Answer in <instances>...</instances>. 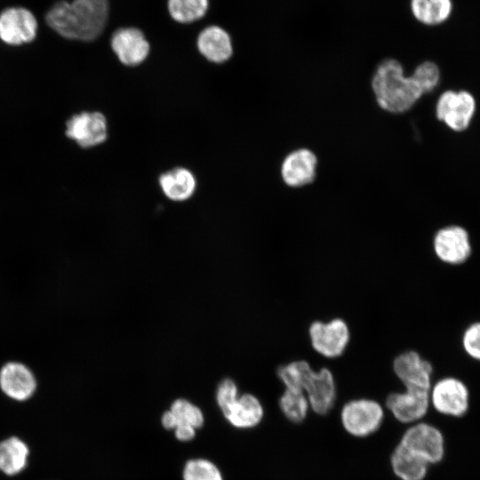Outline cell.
Here are the masks:
<instances>
[{
  "instance_id": "44dd1931",
  "label": "cell",
  "mask_w": 480,
  "mask_h": 480,
  "mask_svg": "<svg viewBox=\"0 0 480 480\" xmlns=\"http://www.w3.org/2000/svg\"><path fill=\"white\" fill-rule=\"evenodd\" d=\"M413 18L425 26H438L446 22L452 12V0H410Z\"/></svg>"
},
{
  "instance_id": "4316f807",
  "label": "cell",
  "mask_w": 480,
  "mask_h": 480,
  "mask_svg": "<svg viewBox=\"0 0 480 480\" xmlns=\"http://www.w3.org/2000/svg\"><path fill=\"white\" fill-rule=\"evenodd\" d=\"M423 94L432 92L439 84L438 66L429 60L419 64L410 75Z\"/></svg>"
},
{
  "instance_id": "ba28073f",
  "label": "cell",
  "mask_w": 480,
  "mask_h": 480,
  "mask_svg": "<svg viewBox=\"0 0 480 480\" xmlns=\"http://www.w3.org/2000/svg\"><path fill=\"white\" fill-rule=\"evenodd\" d=\"M391 368L404 388L430 390L433 384V364L413 349L398 353L392 360Z\"/></svg>"
},
{
  "instance_id": "ac0fdd59",
  "label": "cell",
  "mask_w": 480,
  "mask_h": 480,
  "mask_svg": "<svg viewBox=\"0 0 480 480\" xmlns=\"http://www.w3.org/2000/svg\"><path fill=\"white\" fill-rule=\"evenodd\" d=\"M227 420L236 428H251L260 424L264 416L261 402L252 394H244L223 412Z\"/></svg>"
},
{
  "instance_id": "9c48e42d",
  "label": "cell",
  "mask_w": 480,
  "mask_h": 480,
  "mask_svg": "<svg viewBox=\"0 0 480 480\" xmlns=\"http://www.w3.org/2000/svg\"><path fill=\"white\" fill-rule=\"evenodd\" d=\"M432 245L436 257L448 265H461L472 253L469 235L460 226L451 225L437 230Z\"/></svg>"
},
{
  "instance_id": "484cf974",
  "label": "cell",
  "mask_w": 480,
  "mask_h": 480,
  "mask_svg": "<svg viewBox=\"0 0 480 480\" xmlns=\"http://www.w3.org/2000/svg\"><path fill=\"white\" fill-rule=\"evenodd\" d=\"M170 411L175 418L176 427L179 425H190L197 428L204 423V415L201 410L185 399L174 401Z\"/></svg>"
},
{
  "instance_id": "f546056e",
  "label": "cell",
  "mask_w": 480,
  "mask_h": 480,
  "mask_svg": "<svg viewBox=\"0 0 480 480\" xmlns=\"http://www.w3.org/2000/svg\"><path fill=\"white\" fill-rule=\"evenodd\" d=\"M238 396L236 383L230 379H225L218 387L216 398L222 412L231 405Z\"/></svg>"
},
{
  "instance_id": "6da1fadb",
  "label": "cell",
  "mask_w": 480,
  "mask_h": 480,
  "mask_svg": "<svg viewBox=\"0 0 480 480\" xmlns=\"http://www.w3.org/2000/svg\"><path fill=\"white\" fill-rule=\"evenodd\" d=\"M108 11V0H61L48 10L45 20L64 38L92 42L102 34Z\"/></svg>"
},
{
  "instance_id": "cb8c5ba5",
  "label": "cell",
  "mask_w": 480,
  "mask_h": 480,
  "mask_svg": "<svg viewBox=\"0 0 480 480\" xmlns=\"http://www.w3.org/2000/svg\"><path fill=\"white\" fill-rule=\"evenodd\" d=\"M313 369L308 360L295 359L279 365L276 376L284 388L304 391L306 381Z\"/></svg>"
},
{
  "instance_id": "4fadbf2b",
  "label": "cell",
  "mask_w": 480,
  "mask_h": 480,
  "mask_svg": "<svg viewBox=\"0 0 480 480\" xmlns=\"http://www.w3.org/2000/svg\"><path fill=\"white\" fill-rule=\"evenodd\" d=\"M65 133L83 148L98 146L108 138L107 119L98 111L73 115L66 123Z\"/></svg>"
},
{
  "instance_id": "7c38bea8",
  "label": "cell",
  "mask_w": 480,
  "mask_h": 480,
  "mask_svg": "<svg viewBox=\"0 0 480 480\" xmlns=\"http://www.w3.org/2000/svg\"><path fill=\"white\" fill-rule=\"evenodd\" d=\"M310 410L319 416L327 415L335 406L338 387L333 372L327 366L313 369L304 387Z\"/></svg>"
},
{
  "instance_id": "3957f363",
  "label": "cell",
  "mask_w": 480,
  "mask_h": 480,
  "mask_svg": "<svg viewBox=\"0 0 480 480\" xmlns=\"http://www.w3.org/2000/svg\"><path fill=\"white\" fill-rule=\"evenodd\" d=\"M386 412L384 404L374 398L355 397L342 404L340 421L348 436L367 438L381 428Z\"/></svg>"
},
{
  "instance_id": "52a82bcc",
  "label": "cell",
  "mask_w": 480,
  "mask_h": 480,
  "mask_svg": "<svg viewBox=\"0 0 480 480\" xmlns=\"http://www.w3.org/2000/svg\"><path fill=\"white\" fill-rule=\"evenodd\" d=\"M429 403L440 414L462 417L469 408V390L460 379L444 377L432 384Z\"/></svg>"
},
{
  "instance_id": "9a60e30c",
  "label": "cell",
  "mask_w": 480,
  "mask_h": 480,
  "mask_svg": "<svg viewBox=\"0 0 480 480\" xmlns=\"http://www.w3.org/2000/svg\"><path fill=\"white\" fill-rule=\"evenodd\" d=\"M36 386V378L26 364L8 361L0 367V389L11 399L19 402L29 399Z\"/></svg>"
},
{
  "instance_id": "f1b7e54d",
  "label": "cell",
  "mask_w": 480,
  "mask_h": 480,
  "mask_svg": "<svg viewBox=\"0 0 480 480\" xmlns=\"http://www.w3.org/2000/svg\"><path fill=\"white\" fill-rule=\"evenodd\" d=\"M461 344L469 357L480 362V322H475L465 329Z\"/></svg>"
},
{
  "instance_id": "5b68a950",
  "label": "cell",
  "mask_w": 480,
  "mask_h": 480,
  "mask_svg": "<svg viewBox=\"0 0 480 480\" xmlns=\"http://www.w3.org/2000/svg\"><path fill=\"white\" fill-rule=\"evenodd\" d=\"M398 444L415 454L429 466L442 461L444 456V437L436 426L419 421L403 432Z\"/></svg>"
},
{
  "instance_id": "5bb4252c",
  "label": "cell",
  "mask_w": 480,
  "mask_h": 480,
  "mask_svg": "<svg viewBox=\"0 0 480 480\" xmlns=\"http://www.w3.org/2000/svg\"><path fill=\"white\" fill-rule=\"evenodd\" d=\"M317 164V156L312 150L307 148L294 149L285 156L281 164V178L290 188L308 186L316 179Z\"/></svg>"
},
{
  "instance_id": "1f68e13d",
  "label": "cell",
  "mask_w": 480,
  "mask_h": 480,
  "mask_svg": "<svg viewBox=\"0 0 480 480\" xmlns=\"http://www.w3.org/2000/svg\"><path fill=\"white\" fill-rule=\"evenodd\" d=\"M162 424L167 429H174L176 427V420L171 411L164 413L162 417Z\"/></svg>"
},
{
  "instance_id": "e0dca14e",
  "label": "cell",
  "mask_w": 480,
  "mask_h": 480,
  "mask_svg": "<svg viewBox=\"0 0 480 480\" xmlns=\"http://www.w3.org/2000/svg\"><path fill=\"white\" fill-rule=\"evenodd\" d=\"M196 44L200 53L214 63L227 61L233 53L229 35L219 26H209L202 30Z\"/></svg>"
},
{
  "instance_id": "7a4b0ae2",
  "label": "cell",
  "mask_w": 480,
  "mask_h": 480,
  "mask_svg": "<svg viewBox=\"0 0 480 480\" xmlns=\"http://www.w3.org/2000/svg\"><path fill=\"white\" fill-rule=\"evenodd\" d=\"M371 87L378 106L392 114L411 109L423 95L412 76L404 75L403 65L392 58L379 63Z\"/></svg>"
},
{
  "instance_id": "2e32d148",
  "label": "cell",
  "mask_w": 480,
  "mask_h": 480,
  "mask_svg": "<svg viewBox=\"0 0 480 480\" xmlns=\"http://www.w3.org/2000/svg\"><path fill=\"white\" fill-rule=\"evenodd\" d=\"M110 44L118 60L130 67L142 63L150 49L143 32L132 27L116 30L112 35Z\"/></svg>"
},
{
  "instance_id": "d6986e66",
  "label": "cell",
  "mask_w": 480,
  "mask_h": 480,
  "mask_svg": "<svg viewBox=\"0 0 480 480\" xmlns=\"http://www.w3.org/2000/svg\"><path fill=\"white\" fill-rule=\"evenodd\" d=\"M392 473L399 480H424L429 465L398 443L389 456Z\"/></svg>"
},
{
  "instance_id": "603a6c76",
  "label": "cell",
  "mask_w": 480,
  "mask_h": 480,
  "mask_svg": "<svg viewBox=\"0 0 480 480\" xmlns=\"http://www.w3.org/2000/svg\"><path fill=\"white\" fill-rule=\"evenodd\" d=\"M278 407L283 416L291 423H303L309 412L310 405L304 391L284 388L278 398Z\"/></svg>"
},
{
  "instance_id": "4dcf8cb0",
  "label": "cell",
  "mask_w": 480,
  "mask_h": 480,
  "mask_svg": "<svg viewBox=\"0 0 480 480\" xmlns=\"http://www.w3.org/2000/svg\"><path fill=\"white\" fill-rule=\"evenodd\" d=\"M176 437L180 441L192 439L196 433V428L190 425H179L174 428Z\"/></svg>"
},
{
  "instance_id": "8fae6325",
  "label": "cell",
  "mask_w": 480,
  "mask_h": 480,
  "mask_svg": "<svg viewBox=\"0 0 480 480\" xmlns=\"http://www.w3.org/2000/svg\"><path fill=\"white\" fill-rule=\"evenodd\" d=\"M476 100L466 91L443 92L436 106V117L453 131L465 130L475 113Z\"/></svg>"
},
{
  "instance_id": "d4e9b609",
  "label": "cell",
  "mask_w": 480,
  "mask_h": 480,
  "mask_svg": "<svg viewBox=\"0 0 480 480\" xmlns=\"http://www.w3.org/2000/svg\"><path fill=\"white\" fill-rule=\"evenodd\" d=\"M167 6L174 20L190 23L204 16L208 9V0H168Z\"/></svg>"
},
{
  "instance_id": "277c9868",
  "label": "cell",
  "mask_w": 480,
  "mask_h": 480,
  "mask_svg": "<svg viewBox=\"0 0 480 480\" xmlns=\"http://www.w3.org/2000/svg\"><path fill=\"white\" fill-rule=\"evenodd\" d=\"M312 349L326 359H337L347 351L351 340V331L342 317L328 321L314 320L308 327Z\"/></svg>"
},
{
  "instance_id": "ffe728a7",
  "label": "cell",
  "mask_w": 480,
  "mask_h": 480,
  "mask_svg": "<svg viewBox=\"0 0 480 480\" xmlns=\"http://www.w3.org/2000/svg\"><path fill=\"white\" fill-rule=\"evenodd\" d=\"M159 185L169 199L185 201L194 194L196 179L189 170L177 167L163 173Z\"/></svg>"
},
{
  "instance_id": "8992f818",
  "label": "cell",
  "mask_w": 480,
  "mask_h": 480,
  "mask_svg": "<svg viewBox=\"0 0 480 480\" xmlns=\"http://www.w3.org/2000/svg\"><path fill=\"white\" fill-rule=\"evenodd\" d=\"M383 404L395 420L409 426L422 420L427 415L430 407L429 390L404 388L388 394Z\"/></svg>"
},
{
  "instance_id": "30bf717a",
  "label": "cell",
  "mask_w": 480,
  "mask_h": 480,
  "mask_svg": "<svg viewBox=\"0 0 480 480\" xmlns=\"http://www.w3.org/2000/svg\"><path fill=\"white\" fill-rule=\"evenodd\" d=\"M36 18L27 8L8 7L0 13V40L12 46L31 43L37 34Z\"/></svg>"
},
{
  "instance_id": "7402d4cb",
  "label": "cell",
  "mask_w": 480,
  "mask_h": 480,
  "mask_svg": "<svg viewBox=\"0 0 480 480\" xmlns=\"http://www.w3.org/2000/svg\"><path fill=\"white\" fill-rule=\"evenodd\" d=\"M28 448L18 437L12 436L0 443V469L7 475L20 473L27 465Z\"/></svg>"
},
{
  "instance_id": "83f0119b",
  "label": "cell",
  "mask_w": 480,
  "mask_h": 480,
  "mask_svg": "<svg viewBox=\"0 0 480 480\" xmlns=\"http://www.w3.org/2000/svg\"><path fill=\"white\" fill-rule=\"evenodd\" d=\"M184 480H222L218 468L207 460H191L187 462L184 472Z\"/></svg>"
}]
</instances>
